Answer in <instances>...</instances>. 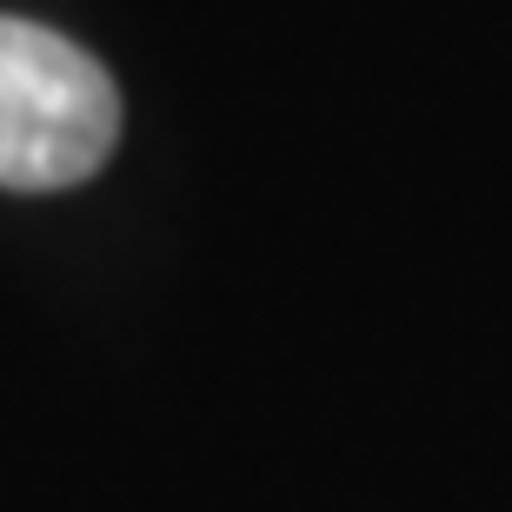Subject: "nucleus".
I'll return each instance as SVG.
<instances>
[{
	"label": "nucleus",
	"instance_id": "1",
	"mask_svg": "<svg viewBox=\"0 0 512 512\" xmlns=\"http://www.w3.org/2000/svg\"><path fill=\"white\" fill-rule=\"evenodd\" d=\"M120 94L87 47L0 14V187L54 193L107 167Z\"/></svg>",
	"mask_w": 512,
	"mask_h": 512
}]
</instances>
